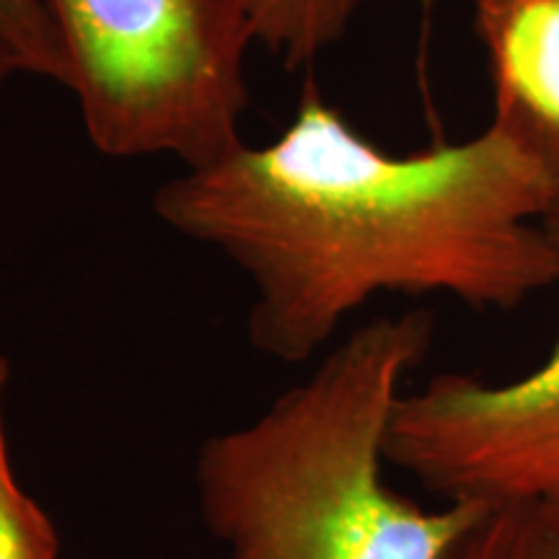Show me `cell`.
<instances>
[{"instance_id":"1","label":"cell","mask_w":559,"mask_h":559,"mask_svg":"<svg viewBox=\"0 0 559 559\" xmlns=\"http://www.w3.org/2000/svg\"><path fill=\"white\" fill-rule=\"evenodd\" d=\"M555 207L549 174L495 124L391 156L313 83L267 145L241 143L153 194L166 226L247 275L249 342L280 362L309 360L379 293L515 309L559 283Z\"/></svg>"},{"instance_id":"2","label":"cell","mask_w":559,"mask_h":559,"mask_svg":"<svg viewBox=\"0 0 559 559\" xmlns=\"http://www.w3.org/2000/svg\"><path fill=\"white\" fill-rule=\"evenodd\" d=\"M436 317L347 334L249 423L202 440L194 500L226 559H443L487 502L425 510L383 479L391 412L430 355Z\"/></svg>"},{"instance_id":"3","label":"cell","mask_w":559,"mask_h":559,"mask_svg":"<svg viewBox=\"0 0 559 559\" xmlns=\"http://www.w3.org/2000/svg\"><path fill=\"white\" fill-rule=\"evenodd\" d=\"M68 88L96 151L174 156L198 169L243 143L247 55L239 0H41Z\"/></svg>"},{"instance_id":"4","label":"cell","mask_w":559,"mask_h":559,"mask_svg":"<svg viewBox=\"0 0 559 559\" xmlns=\"http://www.w3.org/2000/svg\"><path fill=\"white\" fill-rule=\"evenodd\" d=\"M386 464L453 500L559 506V342L523 379L440 373L402 391Z\"/></svg>"},{"instance_id":"5","label":"cell","mask_w":559,"mask_h":559,"mask_svg":"<svg viewBox=\"0 0 559 559\" xmlns=\"http://www.w3.org/2000/svg\"><path fill=\"white\" fill-rule=\"evenodd\" d=\"M489 58L492 122L559 190V0H474Z\"/></svg>"},{"instance_id":"6","label":"cell","mask_w":559,"mask_h":559,"mask_svg":"<svg viewBox=\"0 0 559 559\" xmlns=\"http://www.w3.org/2000/svg\"><path fill=\"white\" fill-rule=\"evenodd\" d=\"M254 45L285 68L309 66L345 37L368 0H239Z\"/></svg>"},{"instance_id":"7","label":"cell","mask_w":559,"mask_h":559,"mask_svg":"<svg viewBox=\"0 0 559 559\" xmlns=\"http://www.w3.org/2000/svg\"><path fill=\"white\" fill-rule=\"evenodd\" d=\"M443 559H559V506H487Z\"/></svg>"},{"instance_id":"8","label":"cell","mask_w":559,"mask_h":559,"mask_svg":"<svg viewBox=\"0 0 559 559\" xmlns=\"http://www.w3.org/2000/svg\"><path fill=\"white\" fill-rule=\"evenodd\" d=\"M0 559H60V539L45 508L19 485L0 419Z\"/></svg>"},{"instance_id":"9","label":"cell","mask_w":559,"mask_h":559,"mask_svg":"<svg viewBox=\"0 0 559 559\" xmlns=\"http://www.w3.org/2000/svg\"><path fill=\"white\" fill-rule=\"evenodd\" d=\"M0 47L16 73L68 88V60L41 0H0Z\"/></svg>"},{"instance_id":"10","label":"cell","mask_w":559,"mask_h":559,"mask_svg":"<svg viewBox=\"0 0 559 559\" xmlns=\"http://www.w3.org/2000/svg\"><path fill=\"white\" fill-rule=\"evenodd\" d=\"M544 228H547V234H549V239H551V247H555L557 254H559V207H555L547 215V221H544Z\"/></svg>"},{"instance_id":"11","label":"cell","mask_w":559,"mask_h":559,"mask_svg":"<svg viewBox=\"0 0 559 559\" xmlns=\"http://www.w3.org/2000/svg\"><path fill=\"white\" fill-rule=\"evenodd\" d=\"M9 376H11L9 362H5L3 355H0V419H3V394H5V386H9Z\"/></svg>"},{"instance_id":"12","label":"cell","mask_w":559,"mask_h":559,"mask_svg":"<svg viewBox=\"0 0 559 559\" xmlns=\"http://www.w3.org/2000/svg\"><path fill=\"white\" fill-rule=\"evenodd\" d=\"M13 73H16V68H13V62L9 55H5L3 47H0V86H3V83L9 81Z\"/></svg>"}]
</instances>
